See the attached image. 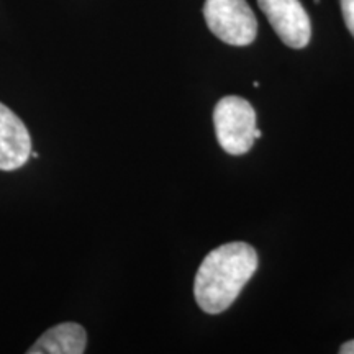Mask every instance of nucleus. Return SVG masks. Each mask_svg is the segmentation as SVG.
<instances>
[{"label":"nucleus","mask_w":354,"mask_h":354,"mask_svg":"<svg viewBox=\"0 0 354 354\" xmlns=\"http://www.w3.org/2000/svg\"><path fill=\"white\" fill-rule=\"evenodd\" d=\"M216 140L228 154H245L254 143L256 113L241 97H223L214 110Z\"/></svg>","instance_id":"f03ea898"},{"label":"nucleus","mask_w":354,"mask_h":354,"mask_svg":"<svg viewBox=\"0 0 354 354\" xmlns=\"http://www.w3.org/2000/svg\"><path fill=\"white\" fill-rule=\"evenodd\" d=\"M203 17L210 32L232 46H248L258 33V21L246 0H205Z\"/></svg>","instance_id":"7ed1b4c3"},{"label":"nucleus","mask_w":354,"mask_h":354,"mask_svg":"<svg viewBox=\"0 0 354 354\" xmlns=\"http://www.w3.org/2000/svg\"><path fill=\"white\" fill-rule=\"evenodd\" d=\"M258 3L282 43L295 50L307 46L312 25L299 0H258Z\"/></svg>","instance_id":"20e7f679"},{"label":"nucleus","mask_w":354,"mask_h":354,"mask_svg":"<svg viewBox=\"0 0 354 354\" xmlns=\"http://www.w3.org/2000/svg\"><path fill=\"white\" fill-rule=\"evenodd\" d=\"M261 136H263V131H261L259 128L256 127V130H254V138H261Z\"/></svg>","instance_id":"1a4fd4ad"},{"label":"nucleus","mask_w":354,"mask_h":354,"mask_svg":"<svg viewBox=\"0 0 354 354\" xmlns=\"http://www.w3.org/2000/svg\"><path fill=\"white\" fill-rule=\"evenodd\" d=\"M339 353H343V354H354V342L344 343L343 346L339 348Z\"/></svg>","instance_id":"6e6552de"},{"label":"nucleus","mask_w":354,"mask_h":354,"mask_svg":"<svg viewBox=\"0 0 354 354\" xmlns=\"http://www.w3.org/2000/svg\"><path fill=\"white\" fill-rule=\"evenodd\" d=\"M258 269V254L248 243L234 241L210 251L194 282V295L203 312L221 313L234 300Z\"/></svg>","instance_id":"f257e3e1"},{"label":"nucleus","mask_w":354,"mask_h":354,"mask_svg":"<svg viewBox=\"0 0 354 354\" xmlns=\"http://www.w3.org/2000/svg\"><path fill=\"white\" fill-rule=\"evenodd\" d=\"M342 12L349 33L354 37V0H342Z\"/></svg>","instance_id":"0eeeda50"},{"label":"nucleus","mask_w":354,"mask_h":354,"mask_svg":"<svg viewBox=\"0 0 354 354\" xmlns=\"http://www.w3.org/2000/svg\"><path fill=\"white\" fill-rule=\"evenodd\" d=\"M87 346V333L79 323H61L44 331L28 349V354H82Z\"/></svg>","instance_id":"423d86ee"},{"label":"nucleus","mask_w":354,"mask_h":354,"mask_svg":"<svg viewBox=\"0 0 354 354\" xmlns=\"http://www.w3.org/2000/svg\"><path fill=\"white\" fill-rule=\"evenodd\" d=\"M32 156V138L25 123L0 102V171H15Z\"/></svg>","instance_id":"39448f33"}]
</instances>
